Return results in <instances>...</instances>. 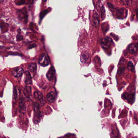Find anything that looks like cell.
<instances>
[{"label": "cell", "instance_id": "1", "mask_svg": "<svg viewBox=\"0 0 138 138\" xmlns=\"http://www.w3.org/2000/svg\"><path fill=\"white\" fill-rule=\"evenodd\" d=\"M17 13L18 14V18L19 19L24 20V21L25 23L27 22L28 15L26 8H24L22 9L18 10L17 11Z\"/></svg>", "mask_w": 138, "mask_h": 138}, {"label": "cell", "instance_id": "2", "mask_svg": "<svg viewBox=\"0 0 138 138\" xmlns=\"http://www.w3.org/2000/svg\"><path fill=\"white\" fill-rule=\"evenodd\" d=\"M39 63L42 66H46L49 65L50 58L47 54H42L40 55L39 60Z\"/></svg>", "mask_w": 138, "mask_h": 138}, {"label": "cell", "instance_id": "3", "mask_svg": "<svg viewBox=\"0 0 138 138\" xmlns=\"http://www.w3.org/2000/svg\"><path fill=\"white\" fill-rule=\"evenodd\" d=\"M112 42V40L110 37H105L101 40V46L104 49H108L111 46Z\"/></svg>", "mask_w": 138, "mask_h": 138}, {"label": "cell", "instance_id": "4", "mask_svg": "<svg viewBox=\"0 0 138 138\" xmlns=\"http://www.w3.org/2000/svg\"><path fill=\"white\" fill-rule=\"evenodd\" d=\"M34 96L36 99L39 100L41 106H43L45 103V100L42 94L39 91H36L34 93Z\"/></svg>", "mask_w": 138, "mask_h": 138}, {"label": "cell", "instance_id": "5", "mask_svg": "<svg viewBox=\"0 0 138 138\" xmlns=\"http://www.w3.org/2000/svg\"><path fill=\"white\" fill-rule=\"evenodd\" d=\"M24 73V70L21 67H18L12 71V74L16 78H19Z\"/></svg>", "mask_w": 138, "mask_h": 138}, {"label": "cell", "instance_id": "6", "mask_svg": "<svg viewBox=\"0 0 138 138\" xmlns=\"http://www.w3.org/2000/svg\"><path fill=\"white\" fill-rule=\"evenodd\" d=\"M55 71L54 68V67L53 66L51 67L49 69L47 73L46 74V77L49 81H51L53 80L55 75Z\"/></svg>", "mask_w": 138, "mask_h": 138}, {"label": "cell", "instance_id": "7", "mask_svg": "<svg viewBox=\"0 0 138 138\" xmlns=\"http://www.w3.org/2000/svg\"><path fill=\"white\" fill-rule=\"evenodd\" d=\"M122 97L123 99L127 100L129 103H131L132 101H134V94H129L126 92L123 94Z\"/></svg>", "mask_w": 138, "mask_h": 138}, {"label": "cell", "instance_id": "8", "mask_svg": "<svg viewBox=\"0 0 138 138\" xmlns=\"http://www.w3.org/2000/svg\"><path fill=\"white\" fill-rule=\"evenodd\" d=\"M19 111L21 113H24L25 111V103L24 99L22 97H20L19 99Z\"/></svg>", "mask_w": 138, "mask_h": 138}, {"label": "cell", "instance_id": "9", "mask_svg": "<svg viewBox=\"0 0 138 138\" xmlns=\"http://www.w3.org/2000/svg\"><path fill=\"white\" fill-rule=\"evenodd\" d=\"M25 82L26 85H30L32 84L31 76L29 71H26L25 72Z\"/></svg>", "mask_w": 138, "mask_h": 138}, {"label": "cell", "instance_id": "10", "mask_svg": "<svg viewBox=\"0 0 138 138\" xmlns=\"http://www.w3.org/2000/svg\"><path fill=\"white\" fill-rule=\"evenodd\" d=\"M24 94L25 97L28 98H30V96H31V86H30V85H27L25 86V88L24 89Z\"/></svg>", "mask_w": 138, "mask_h": 138}, {"label": "cell", "instance_id": "11", "mask_svg": "<svg viewBox=\"0 0 138 138\" xmlns=\"http://www.w3.org/2000/svg\"><path fill=\"white\" fill-rule=\"evenodd\" d=\"M55 99V94L53 91L49 92L46 96V99L49 103L53 102Z\"/></svg>", "mask_w": 138, "mask_h": 138}, {"label": "cell", "instance_id": "12", "mask_svg": "<svg viewBox=\"0 0 138 138\" xmlns=\"http://www.w3.org/2000/svg\"><path fill=\"white\" fill-rule=\"evenodd\" d=\"M128 49L129 53L132 54L135 53L137 52V47L134 44H131V45H129L128 47Z\"/></svg>", "mask_w": 138, "mask_h": 138}, {"label": "cell", "instance_id": "13", "mask_svg": "<svg viewBox=\"0 0 138 138\" xmlns=\"http://www.w3.org/2000/svg\"><path fill=\"white\" fill-rule=\"evenodd\" d=\"M28 68L31 72L33 73L36 71L37 69V65L36 63H31L28 65Z\"/></svg>", "mask_w": 138, "mask_h": 138}, {"label": "cell", "instance_id": "14", "mask_svg": "<svg viewBox=\"0 0 138 138\" xmlns=\"http://www.w3.org/2000/svg\"><path fill=\"white\" fill-rule=\"evenodd\" d=\"M88 59V55L86 53L82 54L80 57V61L82 63H85Z\"/></svg>", "mask_w": 138, "mask_h": 138}, {"label": "cell", "instance_id": "15", "mask_svg": "<svg viewBox=\"0 0 138 138\" xmlns=\"http://www.w3.org/2000/svg\"><path fill=\"white\" fill-rule=\"evenodd\" d=\"M99 15H97V14H95V15L94 16L93 18V23L94 25L95 26H98L99 25Z\"/></svg>", "mask_w": 138, "mask_h": 138}, {"label": "cell", "instance_id": "16", "mask_svg": "<svg viewBox=\"0 0 138 138\" xmlns=\"http://www.w3.org/2000/svg\"><path fill=\"white\" fill-rule=\"evenodd\" d=\"M124 9H120L117 10L116 12L117 16L118 18H121L124 15Z\"/></svg>", "mask_w": 138, "mask_h": 138}, {"label": "cell", "instance_id": "17", "mask_svg": "<svg viewBox=\"0 0 138 138\" xmlns=\"http://www.w3.org/2000/svg\"><path fill=\"white\" fill-rule=\"evenodd\" d=\"M128 68L131 71H133L134 70V66L132 62L130 61L128 63Z\"/></svg>", "mask_w": 138, "mask_h": 138}, {"label": "cell", "instance_id": "18", "mask_svg": "<svg viewBox=\"0 0 138 138\" xmlns=\"http://www.w3.org/2000/svg\"><path fill=\"white\" fill-rule=\"evenodd\" d=\"M130 0H121L120 3L121 5L124 6H128L129 5Z\"/></svg>", "mask_w": 138, "mask_h": 138}, {"label": "cell", "instance_id": "19", "mask_svg": "<svg viewBox=\"0 0 138 138\" xmlns=\"http://www.w3.org/2000/svg\"><path fill=\"white\" fill-rule=\"evenodd\" d=\"M42 116V113L41 112H37L36 114V116H35V118H34V120H36L37 122V120H40Z\"/></svg>", "mask_w": 138, "mask_h": 138}, {"label": "cell", "instance_id": "20", "mask_svg": "<svg viewBox=\"0 0 138 138\" xmlns=\"http://www.w3.org/2000/svg\"><path fill=\"white\" fill-rule=\"evenodd\" d=\"M15 3L17 5H21L25 4V0H17Z\"/></svg>", "mask_w": 138, "mask_h": 138}, {"label": "cell", "instance_id": "21", "mask_svg": "<svg viewBox=\"0 0 138 138\" xmlns=\"http://www.w3.org/2000/svg\"><path fill=\"white\" fill-rule=\"evenodd\" d=\"M49 12L47 10H45L41 12L40 14V19L41 20L45 16V15L47 14L48 12Z\"/></svg>", "mask_w": 138, "mask_h": 138}, {"label": "cell", "instance_id": "22", "mask_svg": "<svg viewBox=\"0 0 138 138\" xmlns=\"http://www.w3.org/2000/svg\"><path fill=\"white\" fill-rule=\"evenodd\" d=\"M13 98L16 101L17 99V91L16 88H14V94H13Z\"/></svg>", "mask_w": 138, "mask_h": 138}, {"label": "cell", "instance_id": "23", "mask_svg": "<svg viewBox=\"0 0 138 138\" xmlns=\"http://www.w3.org/2000/svg\"><path fill=\"white\" fill-rule=\"evenodd\" d=\"M125 67H121L119 69V70L118 71V74H122V73L124 71Z\"/></svg>", "mask_w": 138, "mask_h": 138}, {"label": "cell", "instance_id": "24", "mask_svg": "<svg viewBox=\"0 0 138 138\" xmlns=\"http://www.w3.org/2000/svg\"><path fill=\"white\" fill-rule=\"evenodd\" d=\"M17 40H22L23 38V36H22L20 34H18V36H17Z\"/></svg>", "mask_w": 138, "mask_h": 138}, {"label": "cell", "instance_id": "25", "mask_svg": "<svg viewBox=\"0 0 138 138\" xmlns=\"http://www.w3.org/2000/svg\"><path fill=\"white\" fill-rule=\"evenodd\" d=\"M36 44H32V45H30L29 46V49H32V48H33L36 47Z\"/></svg>", "mask_w": 138, "mask_h": 138}, {"label": "cell", "instance_id": "26", "mask_svg": "<svg viewBox=\"0 0 138 138\" xmlns=\"http://www.w3.org/2000/svg\"><path fill=\"white\" fill-rule=\"evenodd\" d=\"M44 0V1H46V0Z\"/></svg>", "mask_w": 138, "mask_h": 138}, {"label": "cell", "instance_id": "27", "mask_svg": "<svg viewBox=\"0 0 138 138\" xmlns=\"http://www.w3.org/2000/svg\"></svg>", "mask_w": 138, "mask_h": 138}]
</instances>
